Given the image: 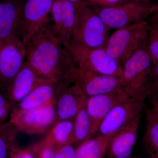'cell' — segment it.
Segmentation results:
<instances>
[{"mask_svg": "<svg viewBox=\"0 0 158 158\" xmlns=\"http://www.w3.org/2000/svg\"><path fill=\"white\" fill-rule=\"evenodd\" d=\"M25 46L26 62L39 76L54 82H75L78 67L52 24L43 26Z\"/></svg>", "mask_w": 158, "mask_h": 158, "instance_id": "1", "label": "cell"}, {"mask_svg": "<svg viewBox=\"0 0 158 158\" xmlns=\"http://www.w3.org/2000/svg\"><path fill=\"white\" fill-rule=\"evenodd\" d=\"M152 65L147 47L136 52L123 63L122 88L130 98L144 102L151 95Z\"/></svg>", "mask_w": 158, "mask_h": 158, "instance_id": "2", "label": "cell"}, {"mask_svg": "<svg viewBox=\"0 0 158 158\" xmlns=\"http://www.w3.org/2000/svg\"><path fill=\"white\" fill-rule=\"evenodd\" d=\"M149 24L146 20L118 29L109 36L105 48L122 65L136 52L147 47Z\"/></svg>", "mask_w": 158, "mask_h": 158, "instance_id": "3", "label": "cell"}, {"mask_svg": "<svg viewBox=\"0 0 158 158\" xmlns=\"http://www.w3.org/2000/svg\"><path fill=\"white\" fill-rule=\"evenodd\" d=\"M109 31L92 7L84 2L77 10L71 42L91 48H105Z\"/></svg>", "mask_w": 158, "mask_h": 158, "instance_id": "4", "label": "cell"}, {"mask_svg": "<svg viewBox=\"0 0 158 158\" xmlns=\"http://www.w3.org/2000/svg\"><path fill=\"white\" fill-rule=\"evenodd\" d=\"M56 99L38 107L19 110L13 107L9 122L19 131L30 135H45L58 121Z\"/></svg>", "mask_w": 158, "mask_h": 158, "instance_id": "5", "label": "cell"}, {"mask_svg": "<svg viewBox=\"0 0 158 158\" xmlns=\"http://www.w3.org/2000/svg\"><path fill=\"white\" fill-rule=\"evenodd\" d=\"M66 48L80 69L122 77V65L105 48H91L72 42Z\"/></svg>", "mask_w": 158, "mask_h": 158, "instance_id": "6", "label": "cell"}, {"mask_svg": "<svg viewBox=\"0 0 158 158\" xmlns=\"http://www.w3.org/2000/svg\"><path fill=\"white\" fill-rule=\"evenodd\" d=\"M91 7L110 30H118L146 20L154 11V5L149 6L137 0L111 7Z\"/></svg>", "mask_w": 158, "mask_h": 158, "instance_id": "7", "label": "cell"}, {"mask_svg": "<svg viewBox=\"0 0 158 158\" xmlns=\"http://www.w3.org/2000/svg\"><path fill=\"white\" fill-rule=\"evenodd\" d=\"M25 46L17 37L0 40V93L7 88L24 63Z\"/></svg>", "mask_w": 158, "mask_h": 158, "instance_id": "8", "label": "cell"}, {"mask_svg": "<svg viewBox=\"0 0 158 158\" xmlns=\"http://www.w3.org/2000/svg\"><path fill=\"white\" fill-rule=\"evenodd\" d=\"M143 102L129 98L116 105L102 121L98 131L102 135L113 136L128 123L141 116Z\"/></svg>", "mask_w": 158, "mask_h": 158, "instance_id": "9", "label": "cell"}, {"mask_svg": "<svg viewBox=\"0 0 158 158\" xmlns=\"http://www.w3.org/2000/svg\"><path fill=\"white\" fill-rule=\"evenodd\" d=\"M53 0H27L23 6L20 39L24 44L49 22Z\"/></svg>", "mask_w": 158, "mask_h": 158, "instance_id": "10", "label": "cell"}, {"mask_svg": "<svg viewBox=\"0 0 158 158\" xmlns=\"http://www.w3.org/2000/svg\"><path fill=\"white\" fill-rule=\"evenodd\" d=\"M129 98L122 89L88 97L86 107L91 120V138L98 132L101 123L110 110Z\"/></svg>", "mask_w": 158, "mask_h": 158, "instance_id": "11", "label": "cell"}, {"mask_svg": "<svg viewBox=\"0 0 158 158\" xmlns=\"http://www.w3.org/2000/svg\"><path fill=\"white\" fill-rule=\"evenodd\" d=\"M75 82L88 97L122 89L121 77L102 74L80 69Z\"/></svg>", "mask_w": 158, "mask_h": 158, "instance_id": "12", "label": "cell"}, {"mask_svg": "<svg viewBox=\"0 0 158 158\" xmlns=\"http://www.w3.org/2000/svg\"><path fill=\"white\" fill-rule=\"evenodd\" d=\"M51 82H54L39 76L25 61L7 88L4 95L15 105L38 86Z\"/></svg>", "mask_w": 158, "mask_h": 158, "instance_id": "13", "label": "cell"}, {"mask_svg": "<svg viewBox=\"0 0 158 158\" xmlns=\"http://www.w3.org/2000/svg\"><path fill=\"white\" fill-rule=\"evenodd\" d=\"M88 97L75 82L59 93L56 98V112L58 121L74 119L87 105Z\"/></svg>", "mask_w": 158, "mask_h": 158, "instance_id": "14", "label": "cell"}, {"mask_svg": "<svg viewBox=\"0 0 158 158\" xmlns=\"http://www.w3.org/2000/svg\"><path fill=\"white\" fill-rule=\"evenodd\" d=\"M135 118L111 137L107 152L110 158H132L141 116Z\"/></svg>", "mask_w": 158, "mask_h": 158, "instance_id": "15", "label": "cell"}, {"mask_svg": "<svg viewBox=\"0 0 158 158\" xmlns=\"http://www.w3.org/2000/svg\"><path fill=\"white\" fill-rule=\"evenodd\" d=\"M23 4L21 0L0 1V40L20 39Z\"/></svg>", "mask_w": 158, "mask_h": 158, "instance_id": "16", "label": "cell"}, {"mask_svg": "<svg viewBox=\"0 0 158 158\" xmlns=\"http://www.w3.org/2000/svg\"><path fill=\"white\" fill-rule=\"evenodd\" d=\"M73 83L68 81H60L40 85L14 107L19 110H28L46 104L56 99L64 88Z\"/></svg>", "mask_w": 158, "mask_h": 158, "instance_id": "17", "label": "cell"}, {"mask_svg": "<svg viewBox=\"0 0 158 158\" xmlns=\"http://www.w3.org/2000/svg\"><path fill=\"white\" fill-rule=\"evenodd\" d=\"M74 119L59 120L45 135L46 141L56 147L74 144Z\"/></svg>", "mask_w": 158, "mask_h": 158, "instance_id": "18", "label": "cell"}, {"mask_svg": "<svg viewBox=\"0 0 158 158\" xmlns=\"http://www.w3.org/2000/svg\"><path fill=\"white\" fill-rule=\"evenodd\" d=\"M112 136L99 135L80 144L76 148V158H104Z\"/></svg>", "mask_w": 158, "mask_h": 158, "instance_id": "19", "label": "cell"}, {"mask_svg": "<svg viewBox=\"0 0 158 158\" xmlns=\"http://www.w3.org/2000/svg\"><path fill=\"white\" fill-rule=\"evenodd\" d=\"M146 131L144 136L145 149L149 158H158V120L147 110Z\"/></svg>", "mask_w": 158, "mask_h": 158, "instance_id": "20", "label": "cell"}, {"mask_svg": "<svg viewBox=\"0 0 158 158\" xmlns=\"http://www.w3.org/2000/svg\"><path fill=\"white\" fill-rule=\"evenodd\" d=\"M76 15L77 9L74 5L68 0H64V9L59 37L65 47L69 45L71 41Z\"/></svg>", "mask_w": 158, "mask_h": 158, "instance_id": "21", "label": "cell"}, {"mask_svg": "<svg viewBox=\"0 0 158 158\" xmlns=\"http://www.w3.org/2000/svg\"><path fill=\"white\" fill-rule=\"evenodd\" d=\"M73 120L74 144L79 145L91 138V120L86 107L77 114Z\"/></svg>", "mask_w": 158, "mask_h": 158, "instance_id": "22", "label": "cell"}, {"mask_svg": "<svg viewBox=\"0 0 158 158\" xmlns=\"http://www.w3.org/2000/svg\"><path fill=\"white\" fill-rule=\"evenodd\" d=\"M19 132L18 130L8 122L0 123V158L9 157Z\"/></svg>", "mask_w": 158, "mask_h": 158, "instance_id": "23", "label": "cell"}, {"mask_svg": "<svg viewBox=\"0 0 158 158\" xmlns=\"http://www.w3.org/2000/svg\"><path fill=\"white\" fill-rule=\"evenodd\" d=\"M44 144L43 138L27 147L20 148L14 145L11 148L9 158H39Z\"/></svg>", "mask_w": 158, "mask_h": 158, "instance_id": "24", "label": "cell"}, {"mask_svg": "<svg viewBox=\"0 0 158 158\" xmlns=\"http://www.w3.org/2000/svg\"><path fill=\"white\" fill-rule=\"evenodd\" d=\"M64 0H53L52 12L53 28L54 32L59 37L61 28L62 14L64 9Z\"/></svg>", "mask_w": 158, "mask_h": 158, "instance_id": "25", "label": "cell"}, {"mask_svg": "<svg viewBox=\"0 0 158 158\" xmlns=\"http://www.w3.org/2000/svg\"><path fill=\"white\" fill-rule=\"evenodd\" d=\"M147 51L152 64L158 61V30L151 28L149 26V37Z\"/></svg>", "mask_w": 158, "mask_h": 158, "instance_id": "26", "label": "cell"}, {"mask_svg": "<svg viewBox=\"0 0 158 158\" xmlns=\"http://www.w3.org/2000/svg\"><path fill=\"white\" fill-rule=\"evenodd\" d=\"M15 106V104L10 102L5 95L0 93V123L6 120Z\"/></svg>", "mask_w": 158, "mask_h": 158, "instance_id": "27", "label": "cell"}, {"mask_svg": "<svg viewBox=\"0 0 158 158\" xmlns=\"http://www.w3.org/2000/svg\"><path fill=\"white\" fill-rule=\"evenodd\" d=\"M130 1L131 0H84V2L92 7L104 8L117 6Z\"/></svg>", "mask_w": 158, "mask_h": 158, "instance_id": "28", "label": "cell"}, {"mask_svg": "<svg viewBox=\"0 0 158 158\" xmlns=\"http://www.w3.org/2000/svg\"><path fill=\"white\" fill-rule=\"evenodd\" d=\"M55 158H76V148L73 146V144L57 147Z\"/></svg>", "mask_w": 158, "mask_h": 158, "instance_id": "29", "label": "cell"}, {"mask_svg": "<svg viewBox=\"0 0 158 158\" xmlns=\"http://www.w3.org/2000/svg\"><path fill=\"white\" fill-rule=\"evenodd\" d=\"M44 139L45 144L40 153L39 158H55V152L57 147L46 141L45 138Z\"/></svg>", "mask_w": 158, "mask_h": 158, "instance_id": "30", "label": "cell"}, {"mask_svg": "<svg viewBox=\"0 0 158 158\" xmlns=\"http://www.w3.org/2000/svg\"><path fill=\"white\" fill-rule=\"evenodd\" d=\"M154 10L153 13L148 18V20L147 21L149 25L158 23V3L154 4Z\"/></svg>", "mask_w": 158, "mask_h": 158, "instance_id": "31", "label": "cell"}, {"mask_svg": "<svg viewBox=\"0 0 158 158\" xmlns=\"http://www.w3.org/2000/svg\"><path fill=\"white\" fill-rule=\"evenodd\" d=\"M152 107L150 109L151 112L154 116L158 120V99L153 98L152 100Z\"/></svg>", "mask_w": 158, "mask_h": 158, "instance_id": "32", "label": "cell"}, {"mask_svg": "<svg viewBox=\"0 0 158 158\" xmlns=\"http://www.w3.org/2000/svg\"><path fill=\"white\" fill-rule=\"evenodd\" d=\"M151 75L152 81H158V61L154 64H152Z\"/></svg>", "mask_w": 158, "mask_h": 158, "instance_id": "33", "label": "cell"}, {"mask_svg": "<svg viewBox=\"0 0 158 158\" xmlns=\"http://www.w3.org/2000/svg\"><path fill=\"white\" fill-rule=\"evenodd\" d=\"M151 95L153 96V98L158 99V81H152V85Z\"/></svg>", "mask_w": 158, "mask_h": 158, "instance_id": "34", "label": "cell"}, {"mask_svg": "<svg viewBox=\"0 0 158 158\" xmlns=\"http://www.w3.org/2000/svg\"><path fill=\"white\" fill-rule=\"evenodd\" d=\"M71 2L73 3L76 8L77 10L81 6L84 4V0H68Z\"/></svg>", "mask_w": 158, "mask_h": 158, "instance_id": "35", "label": "cell"}, {"mask_svg": "<svg viewBox=\"0 0 158 158\" xmlns=\"http://www.w3.org/2000/svg\"><path fill=\"white\" fill-rule=\"evenodd\" d=\"M137 1L144 3V4H147L148 5H149V6H152V5H153V4H152V3L150 2L149 0H137Z\"/></svg>", "mask_w": 158, "mask_h": 158, "instance_id": "36", "label": "cell"}, {"mask_svg": "<svg viewBox=\"0 0 158 158\" xmlns=\"http://www.w3.org/2000/svg\"><path fill=\"white\" fill-rule=\"evenodd\" d=\"M149 27L155 30H158V23L153 24L149 25Z\"/></svg>", "mask_w": 158, "mask_h": 158, "instance_id": "37", "label": "cell"}, {"mask_svg": "<svg viewBox=\"0 0 158 158\" xmlns=\"http://www.w3.org/2000/svg\"><path fill=\"white\" fill-rule=\"evenodd\" d=\"M149 1H150V2H151V1H152V0H149ZM151 3H152V2H151Z\"/></svg>", "mask_w": 158, "mask_h": 158, "instance_id": "38", "label": "cell"}, {"mask_svg": "<svg viewBox=\"0 0 158 158\" xmlns=\"http://www.w3.org/2000/svg\"><path fill=\"white\" fill-rule=\"evenodd\" d=\"M132 158H133V157H132Z\"/></svg>", "mask_w": 158, "mask_h": 158, "instance_id": "39", "label": "cell"}]
</instances>
